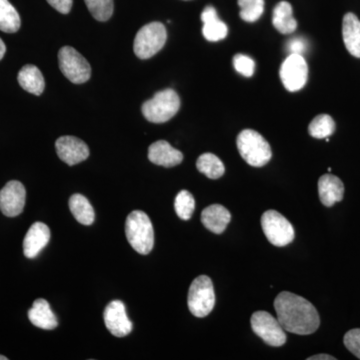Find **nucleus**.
<instances>
[{
	"label": "nucleus",
	"instance_id": "2",
	"mask_svg": "<svg viewBox=\"0 0 360 360\" xmlns=\"http://www.w3.org/2000/svg\"><path fill=\"white\" fill-rule=\"evenodd\" d=\"M125 234L132 248L139 255H148L155 245V231L148 215L141 210H134L127 217Z\"/></svg>",
	"mask_w": 360,
	"mask_h": 360
},
{
	"label": "nucleus",
	"instance_id": "3",
	"mask_svg": "<svg viewBox=\"0 0 360 360\" xmlns=\"http://www.w3.org/2000/svg\"><path fill=\"white\" fill-rule=\"evenodd\" d=\"M236 144L241 158L251 167H264L271 160L272 151L269 142L255 130H243L238 134Z\"/></svg>",
	"mask_w": 360,
	"mask_h": 360
},
{
	"label": "nucleus",
	"instance_id": "30",
	"mask_svg": "<svg viewBox=\"0 0 360 360\" xmlns=\"http://www.w3.org/2000/svg\"><path fill=\"white\" fill-rule=\"evenodd\" d=\"M233 66L236 70L245 77H251L255 73V63L250 56L245 54H236L233 58Z\"/></svg>",
	"mask_w": 360,
	"mask_h": 360
},
{
	"label": "nucleus",
	"instance_id": "22",
	"mask_svg": "<svg viewBox=\"0 0 360 360\" xmlns=\"http://www.w3.org/2000/svg\"><path fill=\"white\" fill-rule=\"evenodd\" d=\"M272 25L283 34H290L297 28V21L293 18L292 6L290 2L281 1L274 7Z\"/></svg>",
	"mask_w": 360,
	"mask_h": 360
},
{
	"label": "nucleus",
	"instance_id": "29",
	"mask_svg": "<svg viewBox=\"0 0 360 360\" xmlns=\"http://www.w3.org/2000/svg\"><path fill=\"white\" fill-rule=\"evenodd\" d=\"M91 15L98 21L110 20L113 14V0H84Z\"/></svg>",
	"mask_w": 360,
	"mask_h": 360
},
{
	"label": "nucleus",
	"instance_id": "8",
	"mask_svg": "<svg viewBox=\"0 0 360 360\" xmlns=\"http://www.w3.org/2000/svg\"><path fill=\"white\" fill-rule=\"evenodd\" d=\"M59 68L68 80L82 84L89 80L91 68L86 60L73 47L65 46L58 52Z\"/></svg>",
	"mask_w": 360,
	"mask_h": 360
},
{
	"label": "nucleus",
	"instance_id": "36",
	"mask_svg": "<svg viewBox=\"0 0 360 360\" xmlns=\"http://www.w3.org/2000/svg\"><path fill=\"white\" fill-rule=\"evenodd\" d=\"M0 360H8L6 356H4V355L0 354Z\"/></svg>",
	"mask_w": 360,
	"mask_h": 360
},
{
	"label": "nucleus",
	"instance_id": "27",
	"mask_svg": "<svg viewBox=\"0 0 360 360\" xmlns=\"http://www.w3.org/2000/svg\"><path fill=\"white\" fill-rule=\"evenodd\" d=\"M174 208L180 219H191L195 210V200L193 194L187 191H179L175 198Z\"/></svg>",
	"mask_w": 360,
	"mask_h": 360
},
{
	"label": "nucleus",
	"instance_id": "5",
	"mask_svg": "<svg viewBox=\"0 0 360 360\" xmlns=\"http://www.w3.org/2000/svg\"><path fill=\"white\" fill-rule=\"evenodd\" d=\"M167 39V28L162 23L150 22L142 26L134 39L135 56L141 59L153 58L163 49Z\"/></svg>",
	"mask_w": 360,
	"mask_h": 360
},
{
	"label": "nucleus",
	"instance_id": "6",
	"mask_svg": "<svg viewBox=\"0 0 360 360\" xmlns=\"http://www.w3.org/2000/svg\"><path fill=\"white\" fill-rule=\"evenodd\" d=\"M189 311L196 317L207 316L214 309L215 293L212 279L206 276L196 277L189 288L187 297Z\"/></svg>",
	"mask_w": 360,
	"mask_h": 360
},
{
	"label": "nucleus",
	"instance_id": "1",
	"mask_svg": "<svg viewBox=\"0 0 360 360\" xmlns=\"http://www.w3.org/2000/svg\"><path fill=\"white\" fill-rule=\"evenodd\" d=\"M277 319L284 330L298 335L314 333L321 326L316 309L305 298L283 291L274 300Z\"/></svg>",
	"mask_w": 360,
	"mask_h": 360
},
{
	"label": "nucleus",
	"instance_id": "24",
	"mask_svg": "<svg viewBox=\"0 0 360 360\" xmlns=\"http://www.w3.org/2000/svg\"><path fill=\"white\" fill-rule=\"evenodd\" d=\"M20 14L8 0H0V30L6 33H15L20 30Z\"/></svg>",
	"mask_w": 360,
	"mask_h": 360
},
{
	"label": "nucleus",
	"instance_id": "35",
	"mask_svg": "<svg viewBox=\"0 0 360 360\" xmlns=\"http://www.w3.org/2000/svg\"><path fill=\"white\" fill-rule=\"evenodd\" d=\"M6 52V46L4 44V40L0 39V60L4 58V54Z\"/></svg>",
	"mask_w": 360,
	"mask_h": 360
},
{
	"label": "nucleus",
	"instance_id": "16",
	"mask_svg": "<svg viewBox=\"0 0 360 360\" xmlns=\"http://www.w3.org/2000/svg\"><path fill=\"white\" fill-rule=\"evenodd\" d=\"M319 193L322 205L331 207L343 200L345 184L335 175H322L319 180Z\"/></svg>",
	"mask_w": 360,
	"mask_h": 360
},
{
	"label": "nucleus",
	"instance_id": "4",
	"mask_svg": "<svg viewBox=\"0 0 360 360\" xmlns=\"http://www.w3.org/2000/svg\"><path fill=\"white\" fill-rule=\"evenodd\" d=\"M180 108L179 94L174 89H165L158 92L153 98L142 105V113L148 122L165 123L172 117Z\"/></svg>",
	"mask_w": 360,
	"mask_h": 360
},
{
	"label": "nucleus",
	"instance_id": "10",
	"mask_svg": "<svg viewBox=\"0 0 360 360\" xmlns=\"http://www.w3.org/2000/svg\"><path fill=\"white\" fill-rule=\"evenodd\" d=\"M279 75L286 90L290 92L298 91L307 84L309 66L302 56L290 54L283 61Z\"/></svg>",
	"mask_w": 360,
	"mask_h": 360
},
{
	"label": "nucleus",
	"instance_id": "33",
	"mask_svg": "<svg viewBox=\"0 0 360 360\" xmlns=\"http://www.w3.org/2000/svg\"><path fill=\"white\" fill-rule=\"evenodd\" d=\"M49 4L58 13L68 14L72 7V0H47Z\"/></svg>",
	"mask_w": 360,
	"mask_h": 360
},
{
	"label": "nucleus",
	"instance_id": "12",
	"mask_svg": "<svg viewBox=\"0 0 360 360\" xmlns=\"http://www.w3.org/2000/svg\"><path fill=\"white\" fill-rule=\"evenodd\" d=\"M106 328L116 338H124L132 331V322L129 321L124 303L113 300L108 303L103 312Z\"/></svg>",
	"mask_w": 360,
	"mask_h": 360
},
{
	"label": "nucleus",
	"instance_id": "11",
	"mask_svg": "<svg viewBox=\"0 0 360 360\" xmlns=\"http://www.w3.org/2000/svg\"><path fill=\"white\" fill-rule=\"evenodd\" d=\"M25 187L18 180L7 182L0 191V210L7 217H15L25 205Z\"/></svg>",
	"mask_w": 360,
	"mask_h": 360
},
{
	"label": "nucleus",
	"instance_id": "31",
	"mask_svg": "<svg viewBox=\"0 0 360 360\" xmlns=\"http://www.w3.org/2000/svg\"><path fill=\"white\" fill-rule=\"evenodd\" d=\"M345 347L360 359V328L352 329L345 333L343 338Z\"/></svg>",
	"mask_w": 360,
	"mask_h": 360
},
{
	"label": "nucleus",
	"instance_id": "25",
	"mask_svg": "<svg viewBox=\"0 0 360 360\" xmlns=\"http://www.w3.org/2000/svg\"><path fill=\"white\" fill-rule=\"evenodd\" d=\"M196 167H198V172L206 175L210 179H220L225 172L224 162L212 153L201 155L196 161Z\"/></svg>",
	"mask_w": 360,
	"mask_h": 360
},
{
	"label": "nucleus",
	"instance_id": "17",
	"mask_svg": "<svg viewBox=\"0 0 360 360\" xmlns=\"http://www.w3.org/2000/svg\"><path fill=\"white\" fill-rule=\"evenodd\" d=\"M200 18L203 22V37L208 41H219L227 37L229 28L224 21L219 20L214 7L206 6L205 11L201 13Z\"/></svg>",
	"mask_w": 360,
	"mask_h": 360
},
{
	"label": "nucleus",
	"instance_id": "32",
	"mask_svg": "<svg viewBox=\"0 0 360 360\" xmlns=\"http://www.w3.org/2000/svg\"><path fill=\"white\" fill-rule=\"evenodd\" d=\"M288 51L290 52V54H300L302 56L305 51H307V42L300 37H295L288 41Z\"/></svg>",
	"mask_w": 360,
	"mask_h": 360
},
{
	"label": "nucleus",
	"instance_id": "14",
	"mask_svg": "<svg viewBox=\"0 0 360 360\" xmlns=\"http://www.w3.org/2000/svg\"><path fill=\"white\" fill-rule=\"evenodd\" d=\"M51 239V231L46 224L35 222L26 233L23 240V253L26 257L32 259L41 252Z\"/></svg>",
	"mask_w": 360,
	"mask_h": 360
},
{
	"label": "nucleus",
	"instance_id": "21",
	"mask_svg": "<svg viewBox=\"0 0 360 360\" xmlns=\"http://www.w3.org/2000/svg\"><path fill=\"white\" fill-rule=\"evenodd\" d=\"M18 84L23 89L34 96H41L45 87V82L41 71L35 65L23 66L18 73Z\"/></svg>",
	"mask_w": 360,
	"mask_h": 360
},
{
	"label": "nucleus",
	"instance_id": "26",
	"mask_svg": "<svg viewBox=\"0 0 360 360\" xmlns=\"http://www.w3.org/2000/svg\"><path fill=\"white\" fill-rule=\"evenodd\" d=\"M335 122L333 118L328 115H319L310 122L309 127V134L317 139H328L335 134Z\"/></svg>",
	"mask_w": 360,
	"mask_h": 360
},
{
	"label": "nucleus",
	"instance_id": "13",
	"mask_svg": "<svg viewBox=\"0 0 360 360\" xmlns=\"http://www.w3.org/2000/svg\"><path fill=\"white\" fill-rule=\"evenodd\" d=\"M56 153L66 165H78L89 156V146L82 139L75 136H61L56 142Z\"/></svg>",
	"mask_w": 360,
	"mask_h": 360
},
{
	"label": "nucleus",
	"instance_id": "15",
	"mask_svg": "<svg viewBox=\"0 0 360 360\" xmlns=\"http://www.w3.org/2000/svg\"><path fill=\"white\" fill-rule=\"evenodd\" d=\"M148 160L160 167H174L182 162L184 155L167 141H158L149 146Z\"/></svg>",
	"mask_w": 360,
	"mask_h": 360
},
{
	"label": "nucleus",
	"instance_id": "20",
	"mask_svg": "<svg viewBox=\"0 0 360 360\" xmlns=\"http://www.w3.org/2000/svg\"><path fill=\"white\" fill-rule=\"evenodd\" d=\"M342 37L348 52L360 58V20L354 13H347L343 18Z\"/></svg>",
	"mask_w": 360,
	"mask_h": 360
},
{
	"label": "nucleus",
	"instance_id": "28",
	"mask_svg": "<svg viewBox=\"0 0 360 360\" xmlns=\"http://www.w3.org/2000/svg\"><path fill=\"white\" fill-rule=\"evenodd\" d=\"M240 18L246 22H255L264 13V0H238Z\"/></svg>",
	"mask_w": 360,
	"mask_h": 360
},
{
	"label": "nucleus",
	"instance_id": "18",
	"mask_svg": "<svg viewBox=\"0 0 360 360\" xmlns=\"http://www.w3.org/2000/svg\"><path fill=\"white\" fill-rule=\"evenodd\" d=\"M231 220V212L220 205H212L203 210L201 222L208 231L215 234H221Z\"/></svg>",
	"mask_w": 360,
	"mask_h": 360
},
{
	"label": "nucleus",
	"instance_id": "9",
	"mask_svg": "<svg viewBox=\"0 0 360 360\" xmlns=\"http://www.w3.org/2000/svg\"><path fill=\"white\" fill-rule=\"evenodd\" d=\"M253 333L270 347H283L286 342L285 330L278 319L266 311H257L250 319Z\"/></svg>",
	"mask_w": 360,
	"mask_h": 360
},
{
	"label": "nucleus",
	"instance_id": "34",
	"mask_svg": "<svg viewBox=\"0 0 360 360\" xmlns=\"http://www.w3.org/2000/svg\"><path fill=\"white\" fill-rule=\"evenodd\" d=\"M335 357L331 356L329 354H316L312 355V356L309 357L307 360H335Z\"/></svg>",
	"mask_w": 360,
	"mask_h": 360
},
{
	"label": "nucleus",
	"instance_id": "7",
	"mask_svg": "<svg viewBox=\"0 0 360 360\" xmlns=\"http://www.w3.org/2000/svg\"><path fill=\"white\" fill-rule=\"evenodd\" d=\"M262 231L271 245H288L295 238V229L285 217L276 210H267L262 217Z\"/></svg>",
	"mask_w": 360,
	"mask_h": 360
},
{
	"label": "nucleus",
	"instance_id": "19",
	"mask_svg": "<svg viewBox=\"0 0 360 360\" xmlns=\"http://www.w3.org/2000/svg\"><path fill=\"white\" fill-rule=\"evenodd\" d=\"M28 319L33 326L44 330H52L58 326L56 314L52 312L49 303L44 298H39L33 302L32 309L28 310Z\"/></svg>",
	"mask_w": 360,
	"mask_h": 360
},
{
	"label": "nucleus",
	"instance_id": "23",
	"mask_svg": "<svg viewBox=\"0 0 360 360\" xmlns=\"http://www.w3.org/2000/svg\"><path fill=\"white\" fill-rule=\"evenodd\" d=\"M70 210L79 224L91 225L94 222V210L89 200L82 194L75 193L70 198Z\"/></svg>",
	"mask_w": 360,
	"mask_h": 360
}]
</instances>
